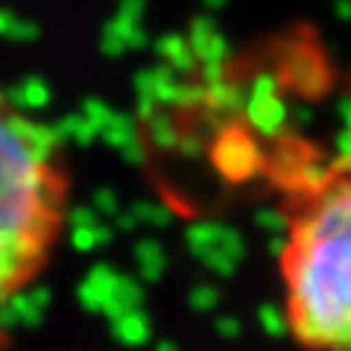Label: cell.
<instances>
[{
  "instance_id": "7a4b0ae2",
  "label": "cell",
  "mask_w": 351,
  "mask_h": 351,
  "mask_svg": "<svg viewBox=\"0 0 351 351\" xmlns=\"http://www.w3.org/2000/svg\"><path fill=\"white\" fill-rule=\"evenodd\" d=\"M71 161L50 123L0 88V311L56 258L71 219Z\"/></svg>"
},
{
  "instance_id": "6da1fadb",
  "label": "cell",
  "mask_w": 351,
  "mask_h": 351,
  "mask_svg": "<svg viewBox=\"0 0 351 351\" xmlns=\"http://www.w3.org/2000/svg\"><path fill=\"white\" fill-rule=\"evenodd\" d=\"M278 284L295 346L351 351V152L287 184Z\"/></svg>"
}]
</instances>
